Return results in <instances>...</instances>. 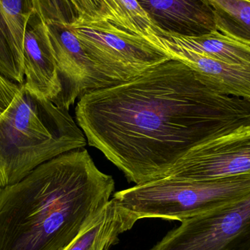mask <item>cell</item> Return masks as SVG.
I'll list each match as a JSON object with an SVG mask.
<instances>
[{
  "instance_id": "cell-15",
  "label": "cell",
  "mask_w": 250,
  "mask_h": 250,
  "mask_svg": "<svg viewBox=\"0 0 250 250\" xmlns=\"http://www.w3.org/2000/svg\"><path fill=\"white\" fill-rule=\"evenodd\" d=\"M109 1L135 32L146 37L162 48L159 42L160 39L156 30L157 26L136 0Z\"/></svg>"
},
{
  "instance_id": "cell-4",
  "label": "cell",
  "mask_w": 250,
  "mask_h": 250,
  "mask_svg": "<svg viewBox=\"0 0 250 250\" xmlns=\"http://www.w3.org/2000/svg\"><path fill=\"white\" fill-rule=\"evenodd\" d=\"M250 195V175L189 180L165 176L115 192L113 198L138 220H179L225 208Z\"/></svg>"
},
{
  "instance_id": "cell-11",
  "label": "cell",
  "mask_w": 250,
  "mask_h": 250,
  "mask_svg": "<svg viewBox=\"0 0 250 250\" xmlns=\"http://www.w3.org/2000/svg\"><path fill=\"white\" fill-rule=\"evenodd\" d=\"M33 16L31 0H0V73L19 84L24 82L23 45Z\"/></svg>"
},
{
  "instance_id": "cell-13",
  "label": "cell",
  "mask_w": 250,
  "mask_h": 250,
  "mask_svg": "<svg viewBox=\"0 0 250 250\" xmlns=\"http://www.w3.org/2000/svg\"><path fill=\"white\" fill-rule=\"evenodd\" d=\"M156 29L159 36L214 60L232 64H250V46L218 31L201 36H185Z\"/></svg>"
},
{
  "instance_id": "cell-7",
  "label": "cell",
  "mask_w": 250,
  "mask_h": 250,
  "mask_svg": "<svg viewBox=\"0 0 250 250\" xmlns=\"http://www.w3.org/2000/svg\"><path fill=\"white\" fill-rule=\"evenodd\" d=\"M250 175V125L199 144L164 176L189 180Z\"/></svg>"
},
{
  "instance_id": "cell-16",
  "label": "cell",
  "mask_w": 250,
  "mask_h": 250,
  "mask_svg": "<svg viewBox=\"0 0 250 250\" xmlns=\"http://www.w3.org/2000/svg\"><path fill=\"white\" fill-rule=\"evenodd\" d=\"M34 15L41 22L70 24L78 17L70 0H31Z\"/></svg>"
},
{
  "instance_id": "cell-2",
  "label": "cell",
  "mask_w": 250,
  "mask_h": 250,
  "mask_svg": "<svg viewBox=\"0 0 250 250\" xmlns=\"http://www.w3.org/2000/svg\"><path fill=\"white\" fill-rule=\"evenodd\" d=\"M115 189L84 148L45 162L0 188V250H64L91 224Z\"/></svg>"
},
{
  "instance_id": "cell-12",
  "label": "cell",
  "mask_w": 250,
  "mask_h": 250,
  "mask_svg": "<svg viewBox=\"0 0 250 250\" xmlns=\"http://www.w3.org/2000/svg\"><path fill=\"white\" fill-rule=\"evenodd\" d=\"M138 218L114 198L91 224L64 250H109L120 235L130 230Z\"/></svg>"
},
{
  "instance_id": "cell-8",
  "label": "cell",
  "mask_w": 250,
  "mask_h": 250,
  "mask_svg": "<svg viewBox=\"0 0 250 250\" xmlns=\"http://www.w3.org/2000/svg\"><path fill=\"white\" fill-rule=\"evenodd\" d=\"M159 38L162 47L171 60L182 62L193 69L210 87L223 95L250 102V64L223 62Z\"/></svg>"
},
{
  "instance_id": "cell-6",
  "label": "cell",
  "mask_w": 250,
  "mask_h": 250,
  "mask_svg": "<svg viewBox=\"0 0 250 250\" xmlns=\"http://www.w3.org/2000/svg\"><path fill=\"white\" fill-rule=\"evenodd\" d=\"M181 223L150 250H250V195Z\"/></svg>"
},
{
  "instance_id": "cell-17",
  "label": "cell",
  "mask_w": 250,
  "mask_h": 250,
  "mask_svg": "<svg viewBox=\"0 0 250 250\" xmlns=\"http://www.w3.org/2000/svg\"><path fill=\"white\" fill-rule=\"evenodd\" d=\"M78 17L90 20L108 19L132 31L109 0H70ZM133 32V31H132Z\"/></svg>"
},
{
  "instance_id": "cell-5",
  "label": "cell",
  "mask_w": 250,
  "mask_h": 250,
  "mask_svg": "<svg viewBox=\"0 0 250 250\" xmlns=\"http://www.w3.org/2000/svg\"><path fill=\"white\" fill-rule=\"evenodd\" d=\"M79 40L105 88L129 82L171 60L157 44L108 19L77 17L64 25Z\"/></svg>"
},
{
  "instance_id": "cell-10",
  "label": "cell",
  "mask_w": 250,
  "mask_h": 250,
  "mask_svg": "<svg viewBox=\"0 0 250 250\" xmlns=\"http://www.w3.org/2000/svg\"><path fill=\"white\" fill-rule=\"evenodd\" d=\"M157 27L185 36L217 32L207 0H136Z\"/></svg>"
},
{
  "instance_id": "cell-1",
  "label": "cell",
  "mask_w": 250,
  "mask_h": 250,
  "mask_svg": "<svg viewBox=\"0 0 250 250\" xmlns=\"http://www.w3.org/2000/svg\"><path fill=\"white\" fill-rule=\"evenodd\" d=\"M76 120L89 145L141 185L164 176L199 144L250 125V102L219 93L170 60L83 95Z\"/></svg>"
},
{
  "instance_id": "cell-9",
  "label": "cell",
  "mask_w": 250,
  "mask_h": 250,
  "mask_svg": "<svg viewBox=\"0 0 250 250\" xmlns=\"http://www.w3.org/2000/svg\"><path fill=\"white\" fill-rule=\"evenodd\" d=\"M23 75V84L28 89L64 108L61 76L39 19L32 24L29 21L25 35Z\"/></svg>"
},
{
  "instance_id": "cell-19",
  "label": "cell",
  "mask_w": 250,
  "mask_h": 250,
  "mask_svg": "<svg viewBox=\"0 0 250 250\" xmlns=\"http://www.w3.org/2000/svg\"><path fill=\"white\" fill-rule=\"evenodd\" d=\"M249 1H250V0H249Z\"/></svg>"
},
{
  "instance_id": "cell-18",
  "label": "cell",
  "mask_w": 250,
  "mask_h": 250,
  "mask_svg": "<svg viewBox=\"0 0 250 250\" xmlns=\"http://www.w3.org/2000/svg\"><path fill=\"white\" fill-rule=\"evenodd\" d=\"M21 84L16 83L0 73V115L8 108Z\"/></svg>"
},
{
  "instance_id": "cell-14",
  "label": "cell",
  "mask_w": 250,
  "mask_h": 250,
  "mask_svg": "<svg viewBox=\"0 0 250 250\" xmlns=\"http://www.w3.org/2000/svg\"><path fill=\"white\" fill-rule=\"evenodd\" d=\"M214 10L218 30L250 46V1L207 0Z\"/></svg>"
},
{
  "instance_id": "cell-3",
  "label": "cell",
  "mask_w": 250,
  "mask_h": 250,
  "mask_svg": "<svg viewBox=\"0 0 250 250\" xmlns=\"http://www.w3.org/2000/svg\"><path fill=\"white\" fill-rule=\"evenodd\" d=\"M86 142L69 110L21 84L0 115V188L20 182L60 154L84 148Z\"/></svg>"
}]
</instances>
